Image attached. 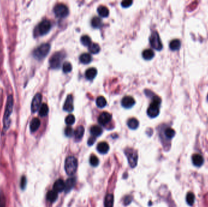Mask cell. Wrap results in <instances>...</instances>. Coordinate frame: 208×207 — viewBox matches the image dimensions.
<instances>
[{"label": "cell", "mask_w": 208, "mask_h": 207, "mask_svg": "<svg viewBox=\"0 0 208 207\" xmlns=\"http://www.w3.org/2000/svg\"><path fill=\"white\" fill-rule=\"evenodd\" d=\"M13 105H14V100L12 95H9L7 98L6 107L5 109V113L4 115V129L6 130L8 129L10 126V115L13 110Z\"/></svg>", "instance_id": "6da1fadb"}, {"label": "cell", "mask_w": 208, "mask_h": 207, "mask_svg": "<svg viewBox=\"0 0 208 207\" xmlns=\"http://www.w3.org/2000/svg\"><path fill=\"white\" fill-rule=\"evenodd\" d=\"M78 165L77 159L74 156H69L65 160V168L66 173L69 176L74 175L77 171Z\"/></svg>", "instance_id": "7a4b0ae2"}, {"label": "cell", "mask_w": 208, "mask_h": 207, "mask_svg": "<svg viewBox=\"0 0 208 207\" xmlns=\"http://www.w3.org/2000/svg\"><path fill=\"white\" fill-rule=\"evenodd\" d=\"M161 100L158 96H155L152 103L147 109V114L151 118H155L160 114V106Z\"/></svg>", "instance_id": "3957f363"}, {"label": "cell", "mask_w": 208, "mask_h": 207, "mask_svg": "<svg viewBox=\"0 0 208 207\" xmlns=\"http://www.w3.org/2000/svg\"><path fill=\"white\" fill-rule=\"evenodd\" d=\"M50 51V45L47 43L42 44L35 49L34 51V56L37 60H42L44 58Z\"/></svg>", "instance_id": "277c9868"}, {"label": "cell", "mask_w": 208, "mask_h": 207, "mask_svg": "<svg viewBox=\"0 0 208 207\" xmlns=\"http://www.w3.org/2000/svg\"><path fill=\"white\" fill-rule=\"evenodd\" d=\"M125 154L127 157L128 162L131 168H134L137 165L138 155L136 150L132 148H127L125 150Z\"/></svg>", "instance_id": "5b68a950"}, {"label": "cell", "mask_w": 208, "mask_h": 207, "mask_svg": "<svg viewBox=\"0 0 208 207\" xmlns=\"http://www.w3.org/2000/svg\"><path fill=\"white\" fill-rule=\"evenodd\" d=\"M65 54L62 52H55L50 60V65L52 69H58L62 60L65 57Z\"/></svg>", "instance_id": "8992f818"}, {"label": "cell", "mask_w": 208, "mask_h": 207, "mask_svg": "<svg viewBox=\"0 0 208 207\" xmlns=\"http://www.w3.org/2000/svg\"><path fill=\"white\" fill-rule=\"evenodd\" d=\"M150 43L152 47L157 51H161L163 49V44L161 41L160 35L157 31H153L150 36Z\"/></svg>", "instance_id": "52a82bcc"}, {"label": "cell", "mask_w": 208, "mask_h": 207, "mask_svg": "<svg viewBox=\"0 0 208 207\" xmlns=\"http://www.w3.org/2000/svg\"><path fill=\"white\" fill-rule=\"evenodd\" d=\"M55 15L59 18L66 17L69 14L68 7L63 4H58L54 8Z\"/></svg>", "instance_id": "ba28073f"}, {"label": "cell", "mask_w": 208, "mask_h": 207, "mask_svg": "<svg viewBox=\"0 0 208 207\" xmlns=\"http://www.w3.org/2000/svg\"><path fill=\"white\" fill-rule=\"evenodd\" d=\"M51 28V22L47 20H44L39 23L37 26V32L40 35L46 34L50 31Z\"/></svg>", "instance_id": "9c48e42d"}, {"label": "cell", "mask_w": 208, "mask_h": 207, "mask_svg": "<svg viewBox=\"0 0 208 207\" xmlns=\"http://www.w3.org/2000/svg\"><path fill=\"white\" fill-rule=\"evenodd\" d=\"M42 100V95L41 94L38 93L34 96L31 103V111L33 113H35L39 110V109L40 107Z\"/></svg>", "instance_id": "30bf717a"}, {"label": "cell", "mask_w": 208, "mask_h": 207, "mask_svg": "<svg viewBox=\"0 0 208 207\" xmlns=\"http://www.w3.org/2000/svg\"><path fill=\"white\" fill-rule=\"evenodd\" d=\"M112 118V115L108 112H103L98 117V122L101 125H105L108 123Z\"/></svg>", "instance_id": "8fae6325"}, {"label": "cell", "mask_w": 208, "mask_h": 207, "mask_svg": "<svg viewBox=\"0 0 208 207\" xmlns=\"http://www.w3.org/2000/svg\"><path fill=\"white\" fill-rule=\"evenodd\" d=\"M64 111L70 113L74 109V105H73V97L71 94L68 95L63 105Z\"/></svg>", "instance_id": "7c38bea8"}, {"label": "cell", "mask_w": 208, "mask_h": 207, "mask_svg": "<svg viewBox=\"0 0 208 207\" xmlns=\"http://www.w3.org/2000/svg\"><path fill=\"white\" fill-rule=\"evenodd\" d=\"M121 104L126 108H130L135 104V100L131 96H126L122 99Z\"/></svg>", "instance_id": "4fadbf2b"}, {"label": "cell", "mask_w": 208, "mask_h": 207, "mask_svg": "<svg viewBox=\"0 0 208 207\" xmlns=\"http://www.w3.org/2000/svg\"><path fill=\"white\" fill-rule=\"evenodd\" d=\"M192 161L193 165L197 167H200L204 163V159L201 154H195L192 157Z\"/></svg>", "instance_id": "5bb4252c"}, {"label": "cell", "mask_w": 208, "mask_h": 207, "mask_svg": "<svg viewBox=\"0 0 208 207\" xmlns=\"http://www.w3.org/2000/svg\"><path fill=\"white\" fill-rule=\"evenodd\" d=\"M65 183L62 179H58L57 180L53 186V190L56 191L57 192H62L65 190Z\"/></svg>", "instance_id": "9a60e30c"}, {"label": "cell", "mask_w": 208, "mask_h": 207, "mask_svg": "<svg viewBox=\"0 0 208 207\" xmlns=\"http://www.w3.org/2000/svg\"><path fill=\"white\" fill-rule=\"evenodd\" d=\"M76 183V179L74 177H71L66 180L65 182V191L66 193L69 192L74 187Z\"/></svg>", "instance_id": "2e32d148"}, {"label": "cell", "mask_w": 208, "mask_h": 207, "mask_svg": "<svg viewBox=\"0 0 208 207\" xmlns=\"http://www.w3.org/2000/svg\"><path fill=\"white\" fill-rule=\"evenodd\" d=\"M97 150L101 154H106L109 151V145L105 142H102L97 146Z\"/></svg>", "instance_id": "e0dca14e"}, {"label": "cell", "mask_w": 208, "mask_h": 207, "mask_svg": "<svg viewBox=\"0 0 208 207\" xmlns=\"http://www.w3.org/2000/svg\"><path fill=\"white\" fill-rule=\"evenodd\" d=\"M40 126V121L38 118H33L30 123V129L34 132L37 130Z\"/></svg>", "instance_id": "ac0fdd59"}, {"label": "cell", "mask_w": 208, "mask_h": 207, "mask_svg": "<svg viewBox=\"0 0 208 207\" xmlns=\"http://www.w3.org/2000/svg\"><path fill=\"white\" fill-rule=\"evenodd\" d=\"M97 73V71L96 68H91L86 70V72H85V76H86V78L88 80H93L96 76Z\"/></svg>", "instance_id": "d6986e66"}, {"label": "cell", "mask_w": 208, "mask_h": 207, "mask_svg": "<svg viewBox=\"0 0 208 207\" xmlns=\"http://www.w3.org/2000/svg\"><path fill=\"white\" fill-rule=\"evenodd\" d=\"M90 132L91 133V134L93 135V136L97 137V136H99L102 134V129L99 126L94 125L91 128Z\"/></svg>", "instance_id": "ffe728a7"}, {"label": "cell", "mask_w": 208, "mask_h": 207, "mask_svg": "<svg viewBox=\"0 0 208 207\" xmlns=\"http://www.w3.org/2000/svg\"><path fill=\"white\" fill-rule=\"evenodd\" d=\"M92 60V57L91 55L88 53H83L80 56V62L83 64H88Z\"/></svg>", "instance_id": "44dd1931"}, {"label": "cell", "mask_w": 208, "mask_h": 207, "mask_svg": "<svg viewBox=\"0 0 208 207\" xmlns=\"http://www.w3.org/2000/svg\"><path fill=\"white\" fill-rule=\"evenodd\" d=\"M114 197L112 194H108L105 199V207H113Z\"/></svg>", "instance_id": "7402d4cb"}, {"label": "cell", "mask_w": 208, "mask_h": 207, "mask_svg": "<svg viewBox=\"0 0 208 207\" xmlns=\"http://www.w3.org/2000/svg\"><path fill=\"white\" fill-rule=\"evenodd\" d=\"M127 125L131 129H136L139 126V121L136 118H131L127 121Z\"/></svg>", "instance_id": "603a6c76"}, {"label": "cell", "mask_w": 208, "mask_h": 207, "mask_svg": "<svg viewBox=\"0 0 208 207\" xmlns=\"http://www.w3.org/2000/svg\"><path fill=\"white\" fill-rule=\"evenodd\" d=\"M170 49L172 51H177L181 47V41L178 39H175L170 41L169 44Z\"/></svg>", "instance_id": "cb8c5ba5"}, {"label": "cell", "mask_w": 208, "mask_h": 207, "mask_svg": "<svg viewBox=\"0 0 208 207\" xmlns=\"http://www.w3.org/2000/svg\"><path fill=\"white\" fill-rule=\"evenodd\" d=\"M84 132H85V129L83 126H78L74 131V135H75L76 139L80 140L83 136Z\"/></svg>", "instance_id": "d4e9b609"}, {"label": "cell", "mask_w": 208, "mask_h": 207, "mask_svg": "<svg viewBox=\"0 0 208 207\" xmlns=\"http://www.w3.org/2000/svg\"><path fill=\"white\" fill-rule=\"evenodd\" d=\"M58 197V192L54 190L50 191L47 193V199L51 203L54 202Z\"/></svg>", "instance_id": "484cf974"}, {"label": "cell", "mask_w": 208, "mask_h": 207, "mask_svg": "<svg viewBox=\"0 0 208 207\" xmlns=\"http://www.w3.org/2000/svg\"><path fill=\"white\" fill-rule=\"evenodd\" d=\"M97 12L102 17H107L109 15V10L105 6H100L97 8Z\"/></svg>", "instance_id": "4316f807"}, {"label": "cell", "mask_w": 208, "mask_h": 207, "mask_svg": "<svg viewBox=\"0 0 208 207\" xmlns=\"http://www.w3.org/2000/svg\"><path fill=\"white\" fill-rule=\"evenodd\" d=\"M155 56L154 52L150 49H145L142 52V57L145 60H151Z\"/></svg>", "instance_id": "83f0119b"}, {"label": "cell", "mask_w": 208, "mask_h": 207, "mask_svg": "<svg viewBox=\"0 0 208 207\" xmlns=\"http://www.w3.org/2000/svg\"><path fill=\"white\" fill-rule=\"evenodd\" d=\"M102 20L97 17L93 18L91 20V25L94 28H99L102 26Z\"/></svg>", "instance_id": "f1b7e54d"}, {"label": "cell", "mask_w": 208, "mask_h": 207, "mask_svg": "<svg viewBox=\"0 0 208 207\" xmlns=\"http://www.w3.org/2000/svg\"><path fill=\"white\" fill-rule=\"evenodd\" d=\"M96 105L99 107H104L107 105V100L103 96H99L96 99Z\"/></svg>", "instance_id": "f546056e"}, {"label": "cell", "mask_w": 208, "mask_h": 207, "mask_svg": "<svg viewBox=\"0 0 208 207\" xmlns=\"http://www.w3.org/2000/svg\"><path fill=\"white\" fill-rule=\"evenodd\" d=\"M101 50V47L99 44L97 43H92L89 46V51L91 53L96 54L98 52H99Z\"/></svg>", "instance_id": "4dcf8cb0"}, {"label": "cell", "mask_w": 208, "mask_h": 207, "mask_svg": "<svg viewBox=\"0 0 208 207\" xmlns=\"http://www.w3.org/2000/svg\"><path fill=\"white\" fill-rule=\"evenodd\" d=\"M164 134L166 136V137L169 139H172L175 135V131L174 129H173L172 128H167L165 129L164 131Z\"/></svg>", "instance_id": "1f68e13d"}, {"label": "cell", "mask_w": 208, "mask_h": 207, "mask_svg": "<svg viewBox=\"0 0 208 207\" xmlns=\"http://www.w3.org/2000/svg\"><path fill=\"white\" fill-rule=\"evenodd\" d=\"M49 111V108L47 105L46 103H43L40 107L39 109V115L41 117H45L47 115Z\"/></svg>", "instance_id": "d6a6232c"}, {"label": "cell", "mask_w": 208, "mask_h": 207, "mask_svg": "<svg viewBox=\"0 0 208 207\" xmlns=\"http://www.w3.org/2000/svg\"><path fill=\"white\" fill-rule=\"evenodd\" d=\"M186 200L187 203L189 205L193 206V205L195 202V195L191 192H188L186 195Z\"/></svg>", "instance_id": "836d02e7"}, {"label": "cell", "mask_w": 208, "mask_h": 207, "mask_svg": "<svg viewBox=\"0 0 208 207\" xmlns=\"http://www.w3.org/2000/svg\"><path fill=\"white\" fill-rule=\"evenodd\" d=\"M80 41L82 44L85 46H88L91 44V38L88 35H83L80 38Z\"/></svg>", "instance_id": "e575fe53"}, {"label": "cell", "mask_w": 208, "mask_h": 207, "mask_svg": "<svg viewBox=\"0 0 208 207\" xmlns=\"http://www.w3.org/2000/svg\"><path fill=\"white\" fill-rule=\"evenodd\" d=\"M75 120H76L75 117L72 114H69L66 117L65 122L68 125H72L74 123Z\"/></svg>", "instance_id": "d590c367"}, {"label": "cell", "mask_w": 208, "mask_h": 207, "mask_svg": "<svg viewBox=\"0 0 208 207\" xmlns=\"http://www.w3.org/2000/svg\"><path fill=\"white\" fill-rule=\"evenodd\" d=\"M90 164L93 166H97L99 165V163L98 158H97V156L95 155H92L90 157Z\"/></svg>", "instance_id": "8d00e7d4"}, {"label": "cell", "mask_w": 208, "mask_h": 207, "mask_svg": "<svg viewBox=\"0 0 208 207\" xmlns=\"http://www.w3.org/2000/svg\"><path fill=\"white\" fill-rule=\"evenodd\" d=\"M72 65L69 62H66L64 63V64L63 65V71L65 73H68V72H71L72 70Z\"/></svg>", "instance_id": "74e56055"}, {"label": "cell", "mask_w": 208, "mask_h": 207, "mask_svg": "<svg viewBox=\"0 0 208 207\" xmlns=\"http://www.w3.org/2000/svg\"><path fill=\"white\" fill-rule=\"evenodd\" d=\"M65 134L67 137H71L73 134V129L71 126H67L65 130Z\"/></svg>", "instance_id": "f35d334b"}, {"label": "cell", "mask_w": 208, "mask_h": 207, "mask_svg": "<svg viewBox=\"0 0 208 207\" xmlns=\"http://www.w3.org/2000/svg\"><path fill=\"white\" fill-rule=\"evenodd\" d=\"M133 3V1H131V0H125V1H122L121 3V5L123 7H130Z\"/></svg>", "instance_id": "ab89813d"}, {"label": "cell", "mask_w": 208, "mask_h": 207, "mask_svg": "<svg viewBox=\"0 0 208 207\" xmlns=\"http://www.w3.org/2000/svg\"><path fill=\"white\" fill-rule=\"evenodd\" d=\"M26 184H27V180H26V177L23 176L21 178V184H20V185H21V189H24L26 186Z\"/></svg>", "instance_id": "60d3db41"}, {"label": "cell", "mask_w": 208, "mask_h": 207, "mask_svg": "<svg viewBox=\"0 0 208 207\" xmlns=\"http://www.w3.org/2000/svg\"><path fill=\"white\" fill-rule=\"evenodd\" d=\"M0 207H6V199L4 195H0Z\"/></svg>", "instance_id": "b9f144b4"}, {"label": "cell", "mask_w": 208, "mask_h": 207, "mask_svg": "<svg viewBox=\"0 0 208 207\" xmlns=\"http://www.w3.org/2000/svg\"><path fill=\"white\" fill-rule=\"evenodd\" d=\"M132 200V198L131 196H126L125 198H124V203L126 205H127L128 204H130L131 203Z\"/></svg>", "instance_id": "7bdbcfd3"}, {"label": "cell", "mask_w": 208, "mask_h": 207, "mask_svg": "<svg viewBox=\"0 0 208 207\" xmlns=\"http://www.w3.org/2000/svg\"><path fill=\"white\" fill-rule=\"evenodd\" d=\"M95 141H96V137H94V136H92L88 139V145L89 146H91V145H93Z\"/></svg>", "instance_id": "ee69618b"}, {"label": "cell", "mask_w": 208, "mask_h": 207, "mask_svg": "<svg viewBox=\"0 0 208 207\" xmlns=\"http://www.w3.org/2000/svg\"><path fill=\"white\" fill-rule=\"evenodd\" d=\"M207 100H208V94H207Z\"/></svg>", "instance_id": "f6af8a7d"}]
</instances>
